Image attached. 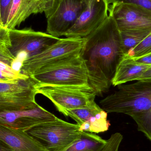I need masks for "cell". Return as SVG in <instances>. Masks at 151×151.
<instances>
[{"mask_svg": "<svg viewBox=\"0 0 151 151\" xmlns=\"http://www.w3.org/2000/svg\"><path fill=\"white\" fill-rule=\"evenodd\" d=\"M82 56L88 71L89 82L97 96L109 90L117 66L125 55L120 31L109 15L89 35L84 37Z\"/></svg>", "mask_w": 151, "mask_h": 151, "instance_id": "1", "label": "cell"}, {"mask_svg": "<svg viewBox=\"0 0 151 151\" xmlns=\"http://www.w3.org/2000/svg\"><path fill=\"white\" fill-rule=\"evenodd\" d=\"M117 86L115 91L100 101L102 109L129 115L138 130L151 141V82L137 81Z\"/></svg>", "mask_w": 151, "mask_h": 151, "instance_id": "2", "label": "cell"}, {"mask_svg": "<svg viewBox=\"0 0 151 151\" xmlns=\"http://www.w3.org/2000/svg\"><path fill=\"white\" fill-rule=\"evenodd\" d=\"M29 76L36 86L91 87L82 53L44 66Z\"/></svg>", "mask_w": 151, "mask_h": 151, "instance_id": "3", "label": "cell"}, {"mask_svg": "<svg viewBox=\"0 0 151 151\" xmlns=\"http://www.w3.org/2000/svg\"><path fill=\"white\" fill-rule=\"evenodd\" d=\"M40 142L48 151H66L80 137L82 132L77 124L58 118L26 131Z\"/></svg>", "mask_w": 151, "mask_h": 151, "instance_id": "4", "label": "cell"}, {"mask_svg": "<svg viewBox=\"0 0 151 151\" xmlns=\"http://www.w3.org/2000/svg\"><path fill=\"white\" fill-rule=\"evenodd\" d=\"M35 83L29 76L0 81V111L30 110L39 105L35 101Z\"/></svg>", "mask_w": 151, "mask_h": 151, "instance_id": "5", "label": "cell"}, {"mask_svg": "<svg viewBox=\"0 0 151 151\" xmlns=\"http://www.w3.org/2000/svg\"><path fill=\"white\" fill-rule=\"evenodd\" d=\"M85 43V38H60L44 51L25 60L21 73L30 76L44 66L81 54Z\"/></svg>", "mask_w": 151, "mask_h": 151, "instance_id": "6", "label": "cell"}, {"mask_svg": "<svg viewBox=\"0 0 151 151\" xmlns=\"http://www.w3.org/2000/svg\"><path fill=\"white\" fill-rule=\"evenodd\" d=\"M37 94H40L52 102L59 112L63 114L71 109L86 107L95 102L97 96L91 87L35 86Z\"/></svg>", "mask_w": 151, "mask_h": 151, "instance_id": "7", "label": "cell"}, {"mask_svg": "<svg viewBox=\"0 0 151 151\" xmlns=\"http://www.w3.org/2000/svg\"><path fill=\"white\" fill-rule=\"evenodd\" d=\"M8 30L12 45L10 50L15 57L20 52L26 53L28 58L38 55L60 39L31 27Z\"/></svg>", "mask_w": 151, "mask_h": 151, "instance_id": "8", "label": "cell"}, {"mask_svg": "<svg viewBox=\"0 0 151 151\" xmlns=\"http://www.w3.org/2000/svg\"><path fill=\"white\" fill-rule=\"evenodd\" d=\"M109 15L120 31H151V11L134 4L113 3L109 5Z\"/></svg>", "mask_w": 151, "mask_h": 151, "instance_id": "9", "label": "cell"}, {"mask_svg": "<svg viewBox=\"0 0 151 151\" xmlns=\"http://www.w3.org/2000/svg\"><path fill=\"white\" fill-rule=\"evenodd\" d=\"M87 0H59L47 18V32L55 37L64 36L86 8Z\"/></svg>", "mask_w": 151, "mask_h": 151, "instance_id": "10", "label": "cell"}, {"mask_svg": "<svg viewBox=\"0 0 151 151\" xmlns=\"http://www.w3.org/2000/svg\"><path fill=\"white\" fill-rule=\"evenodd\" d=\"M107 0H87L86 8L64 36L84 38L98 28L109 16Z\"/></svg>", "mask_w": 151, "mask_h": 151, "instance_id": "11", "label": "cell"}, {"mask_svg": "<svg viewBox=\"0 0 151 151\" xmlns=\"http://www.w3.org/2000/svg\"><path fill=\"white\" fill-rule=\"evenodd\" d=\"M58 118L39 105L30 110L0 111V126L26 132L35 126L55 120Z\"/></svg>", "mask_w": 151, "mask_h": 151, "instance_id": "12", "label": "cell"}, {"mask_svg": "<svg viewBox=\"0 0 151 151\" xmlns=\"http://www.w3.org/2000/svg\"><path fill=\"white\" fill-rule=\"evenodd\" d=\"M59 0H13L4 28L19 27L30 16L44 13L48 18L53 12Z\"/></svg>", "mask_w": 151, "mask_h": 151, "instance_id": "13", "label": "cell"}, {"mask_svg": "<svg viewBox=\"0 0 151 151\" xmlns=\"http://www.w3.org/2000/svg\"><path fill=\"white\" fill-rule=\"evenodd\" d=\"M0 142L13 151H48L40 142L25 131L0 126Z\"/></svg>", "mask_w": 151, "mask_h": 151, "instance_id": "14", "label": "cell"}, {"mask_svg": "<svg viewBox=\"0 0 151 151\" xmlns=\"http://www.w3.org/2000/svg\"><path fill=\"white\" fill-rule=\"evenodd\" d=\"M151 67L150 65L140 63L125 55L117 66L112 81V85L117 86L129 82L138 81Z\"/></svg>", "mask_w": 151, "mask_h": 151, "instance_id": "15", "label": "cell"}, {"mask_svg": "<svg viewBox=\"0 0 151 151\" xmlns=\"http://www.w3.org/2000/svg\"><path fill=\"white\" fill-rule=\"evenodd\" d=\"M107 142L93 133L82 132L80 137L66 151H102Z\"/></svg>", "mask_w": 151, "mask_h": 151, "instance_id": "16", "label": "cell"}, {"mask_svg": "<svg viewBox=\"0 0 151 151\" xmlns=\"http://www.w3.org/2000/svg\"><path fill=\"white\" fill-rule=\"evenodd\" d=\"M107 117V112L103 109L79 126L80 130L82 132L96 134L107 131L110 124Z\"/></svg>", "mask_w": 151, "mask_h": 151, "instance_id": "17", "label": "cell"}, {"mask_svg": "<svg viewBox=\"0 0 151 151\" xmlns=\"http://www.w3.org/2000/svg\"><path fill=\"white\" fill-rule=\"evenodd\" d=\"M125 55L134 49L151 33V31H120Z\"/></svg>", "mask_w": 151, "mask_h": 151, "instance_id": "18", "label": "cell"}, {"mask_svg": "<svg viewBox=\"0 0 151 151\" xmlns=\"http://www.w3.org/2000/svg\"><path fill=\"white\" fill-rule=\"evenodd\" d=\"M11 46L9 30L0 27V62L10 66L16 58L10 50Z\"/></svg>", "mask_w": 151, "mask_h": 151, "instance_id": "19", "label": "cell"}, {"mask_svg": "<svg viewBox=\"0 0 151 151\" xmlns=\"http://www.w3.org/2000/svg\"><path fill=\"white\" fill-rule=\"evenodd\" d=\"M150 54H151V33L125 55L133 58H137Z\"/></svg>", "mask_w": 151, "mask_h": 151, "instance_id": "20", "label": "cell"}, {"mask_svg": "<svg viewBox=\"0 0 151 151\" xmlns=\"http://www.w3.org/2000/svg\"><path fill=\"white\" fill-rule=\"evenodd\" d=\"M1 66V77L0 81H9L17 80L20 78L28 76L21 73L17 72L12 69L11 66L0 62Z\"/></svg>", "mask_w": 151, "mask_h": 151, "instance_id": "21", "label": "cell"}, {"mask_svg": "<svg viewBox=\"0 0 151 151\" xmlns=\"http://www.w3.org/2000/svg\"><path fill=\"white\" fill-rule=\"evenodd\" d=\"M13 0H0V27L4 28Z\"/></svg>", "mask_w": 151, "mask_h": 151, "instance_id": "22", "label": "cell"}, {"mask_svg": "<svg viewBox=\"0 0 151 151\" xmlns=\"http://www.w3.org/2000/svg\"><path fill=\"white\" fill-rule=\"evenodd\" d=\"M107 1L109 5L116 2L134 4L142 6L151 11V0H107Z\"/></svg>", "mask_w": 151, "mask_h": 151, "instance_id": "23", "label": "cell"}, {"mask_svg": "<svg viewBox=\"0 0 151 151\" xmlns=\"http://www.w3.org/2000/svg\"><path fill=\"white\" fill-rule=\"evenodd\" d=\"M133 58L134 59L136 62L140 63L151 65V54L145 55L140 57Z\"/></svg>", "mask_w": 151, "mask_h": 151, "instance_id": "24", "label": "cell"}, {"mask_svg": "<svg viewBox=\"0 0 151 151\" xmlns=\"http://www.w3.org/2000/svg\"><path fill=\"white\" fill-rule=\"evenodd\" d=\"M138 81L151 82V67L138 79Z\"/></svg>", "mask_w": 151, "mask_h": 151, "instance_id": "25", "label": "cell"}, {"mask_svg": "<svg viewBox=\"0 0 151 151\" xmlns=\"http://www.w3.org/2000/svg\"><path fill=\"white\" fill-rule=\"evenodd\" d=\"M0 151H13L9 146L0 142Z\"/></svg>", "mask_w": 151, "mask_h": 151, "instance_id": "26", "label": "cell"}]
</instances>
